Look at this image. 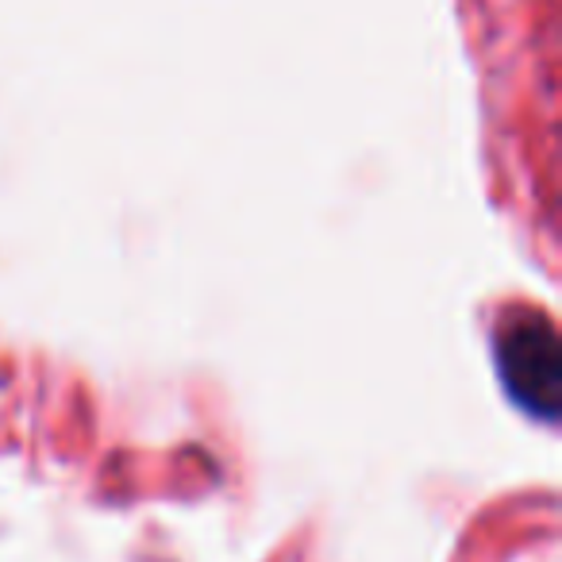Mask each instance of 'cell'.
Masks as SVG:
<instances>
[{"label":"cell","mask_w":562,"mask_h":562,"mask_svg":"<svg viewBox=\"0 0 562 562\" xmlns=\"http://www.w3.org/2000/svg\"><path fill=\"white\" fill-rule=\"evenodd\" d=\"M497 367L508 393L528 413L554 420L562 401V359L554 328L539 313H520L497 331Z\"/></svg>","instance_id":"1"}]
</instances>
